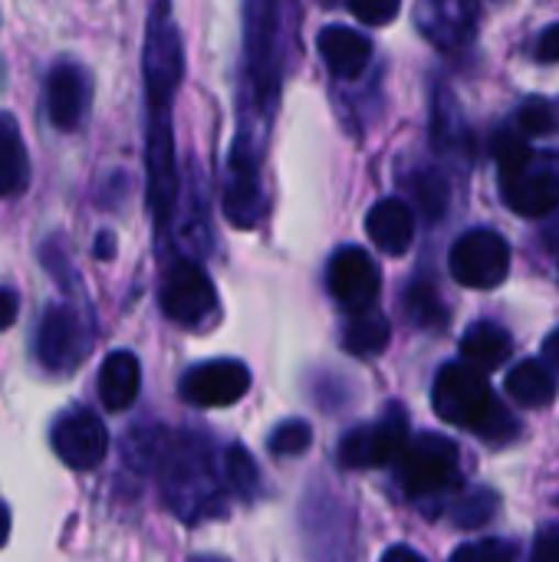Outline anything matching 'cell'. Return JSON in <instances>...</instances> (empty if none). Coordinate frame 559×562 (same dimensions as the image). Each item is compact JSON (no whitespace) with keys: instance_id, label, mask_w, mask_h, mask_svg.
I'll return each mask as SVG.
<instances>
[{"instance_id":"1","label":"cell","mask_w":559,"mask_h":562,"mask_svg":"<svg viewBox=\"0 0 559 562\" xmlns=\"http://www.w3.org/2000/svg\"><path fill=\"white\" fill-rule=\"evenodd\" d=\"M145 171H148V211L155 217L158 240L168 237L171 217L178 211V161H175V128L171 105L185 76L181 33L171 13V0H155L145 30Z\"/></svg>"},{"instance_id":"2","label":"cell","mask_w":559,"mask_h":562,"mask_svg":"<svg viewBox=\"0 0 559 562\" xmlns=\"http://www.w3.org/2000/svg\"><path fill=\"white\" fill-rule=\"evenodd\" d=\"M161 481V497L185 524L224 517L227 494L214 468L211 441L201 431H165L158 428L148 468Z\"/></svg>"},{"instance_id":"3","label":"cell","mask_w":559,"mask_h":562,"mask_svg":"<svg viewBox=\"0 0 559 562\" xmlns=\"http://www.w3.org/2000/svg\"><path fill=\"white\" fill-rule=\"evenodd\" d=\"M435 415L455 428L474 431L481 441L504 445L521 431V425L504 412L491 385L484 382V372H478L468 362H448L432 389Z\"/></svg>"},{"instance_id":"4","label":"cell","mask_w":559,"mask_h":562,"mask_svg":"<svg viewBox=\"0 0 559 562\" xmlns=\"http://www.w3.org/2000/svg\"><path fill=\"white\" fill-rule=\"evenodd\" d=\"M501 194L524 217H547L559 207V155L534 151L524 135L504 128L494 138Z\"/></svg>"},{"instance_id":"5","label":"cell","mask_w":559,"mask_h":562,"mask_svg":"<svg viewBox=\"0 0 559 562\" xmlns=\"http://www.w3.org/2000/svg\"><path fill=\"white\" fill-rule=\"evenodd\" d=\"M395 464V477L402 491L415 501L438 497L458 481V445L441 435H415L402 445Z\"/></svg>"},{"instance_id":"6","label":"cell","mask_w":559,"mask_h":562,"mask_svg":"<svg viewBox=\"0 0 559 562\" xmlns=\"http://www.w3.org/2000/svg\"><path fill=\"white\" fill-rule=\"evenodd\" d=\"M36 362L53 375H69L92 349V333L82 313L69 303H56L43 313L36 329Z\"/></svg>"},{"instance_id":"7","label":"cell","mask_w":559,"mask_h":562,"mask_svg":"<svg viewBox=\"0 0 559 562\" xmlns=\"http://www.w3.org/2000/svg\"><path fill=\"white\" fill-rule=\"evenodd\" d=\"M161 313L185 329H201L217 313V290L198 260L181 257L168 263L161 280Z\"/></svg>"},{"instance_id":"8","label":"cell","mask_w":559,"mask_h":562,"mask_svg":"<svg viewBox=\"0 0 559 562\" xmlns=\"http://www.w3.org/2000/svg\"><path fill=\"white\" fill-rule=\"evenodd\" d=\"M451 277L468 290H494L511 273V247L491 227H474L461 234L448 257Z\"/></svg>"},{"instance_id":"9","label":"cell","mask_w":559,"mask_h":562,"mask_svg":"<svg viewBox=\"0 0 559 562\" xmlns=\"http://www.w3.org/2000/svg\"><path fill=\"white\" fill-rule=\"evenodd\" d=\"M409 441V422L399 405H392L379 422L353 428L339 441V464L349 471L385 468L399 458L402 445Z\"/></svg>"},{"instance_id":"10","label":"cell","mask_w":559,"mask_h":562,"mask_svg":"<svg viewBox=\"0 0 559 562\" xmlns=\"http://www.w3.org/2000/svg\"><path fill=\"white\" fill-rule=\"evenodd\" d=\"M326 286H329L333 300L353 316V313L376 306L379 290H382V273H379V263L362 247L349 244L329 257Z\"/></svg>"},{"instance_id":"11","label":"cell","mask_w":559,"mask_h":562,"mask_svg":"<svg viewBox=\"0 0 559 562\" xmlns=\"http://www.w3.org/2000/svg\"><path fill=\"white\" fill-rule=\"evenodd\" d=\"M53 451L72 471H92L109 454V431L89 408H69L53 425Z\"/></svg>"},{"instance_id":"12","label":"cell","mask_w":559,"mask_h":562,"mask_svg":"<svg viewBox=\"0 0 559 562\" xmlns=\"http://www.w3.org/2000/svg\"><path fill=\"white\" fill-rule=\"evenodd\" d=\"M221 204H224V217L241 231H250L264 221L267 191H264V161L260 158L231 151Z\"/></svg>"},{"instance_id":"13","label":"cell","mask_w":559,"mask_h":562,"mask_svg":"<svg viewBox=\"0 0 559 562\" xmlns=\"http://www.w3.org/2000/svg\"><path fill=\"white\" fill-rule=\"evenodd\" d=\"M250 389V369L237 359H214L201 362L185 372L181 398L198 408H227L241 402Z\"/></svg>"},{"instance_id":"14","label":"cell","mask_w":559,"mask_h":562,"mask_svg":"<svg viewBox=\"0 0 559 562\" xmlns=\"http://www.w3.org/2000/svg\"><path fill=\"white\" fill-rule=\"evenodd\" d=\"M415 23L438 49H461L478 30V0H418Z\"/></svg>"},{"instance_id":"15","label":"cell","mask_w":559,"mask_h":562,"mask_svg":"<svg viewBox=\"0 0 559 562\" xmlns=\"http://www.w3.org/2000/svg\"><path fill=\"white\" fill-rule=\"evenodd\" d=\"M89 72L72 63L63 59L49 69L46 76V115L59 132H76L89 112Z\"/></svg>"},{"instance_id":"16","label":"cell","mask_w":559,"mask_h":562,"mask_svg":"<svg viewBox=\"0 0 559 562\" xmlns=\"http://www.w3.org/2000/svg\"><path fill=\"white\" fill-rule=\"evenodd\" d=\"M316 49H320L326 69L346 82L359 79L372 63V40L353 26H343V23L323 26L316 36Z\"/></svg>"},{"instance_id":"17","label":"cell","mask_w":559,"mask_h":562,"mask_svg":"<svg viewBox=\"0 0 559 562\" xmlns=\"http://www.w3.org/2000/svg\"><path fill=\"white\" fill-rule=\"evenodd\" d=\"M366 234L385 257H402L415 240V211L402 198H382L366 217Z\"/></svg>"},{"instance_id":"18","label":"cell","mask_w":559,"mask_h":562,"mask_svg":"<svg viewBox=\"0 0 559 562\" xmlns=\"http://www.w3.org/2000/svg\"><path fill=\"white\" fill-rule=\"evenodd\" d=\"M142 389V366L128 349L105 356L99 369V402L105 412H125L135 405Z\"/></svg>"},{"instance_id":"19","label":"cell","mask_w":559,"mask_h":562,"mask_svg":"<svg viewBox=\"0 0 559 562\" xmlns=\"http://www.w3.org/2000/svg\"><path fill=\"white\" fill-rule=\"evenodd\" d=\"M432 145L448 161H468L471 155V135L468 122L458 112V102L448 89L435 92V112H432Z\"/></svg>"},{"instance_id":"20","label":"cell","mask_w":559,"mask_h":562,"mask_svg":"<svg viewBox=\"0 0 559 562\" xmlns=\"http://www.w3.org/2000/svg\"><path fill=\"white\" fill-rule=\"evenodd\" d=\"M514 352V339L504 326L497 323H474L465 339H461V356L468 366H474L478 372H494L501 369Z\"/></svg>"},{"instance_id":"21","label":"cell","mask_w":559,"mask_h":562,"mask_svg":"<svg viewBox=\"0 0 559 562\" xmlns=\"http://www.w3.org/2000/svg\"><path fill=\"white\" fill-rule=\"evenodd\" d=\"M30 184V155L20 125L10 112H0V198H16Z\"/></svg>"},{"instance_id":"22","label":"cell","mask_w":559,"mask_h":562,"mask_svg":"<svg viewBox=\"0 0 559 562\" xmlns=\"http://www.w3.org/2000/svg\"><path fill=\"white\" fill-rule=\"evenodd\" d=\"M507 395L524 408H544L557 398V375L547 362L527 359L507 375Z\"/></svg>"},{"instance_id":"23","label":"cell","mask_w":559,"mask_h":562,"mask_svg":"<svg viewBox=\"0 0 559 562\" xmlns=\"http://www.w3.org/2000/svg\"><path fill=\"white\" fill-rule=\"evenodd\" d=\"M389 336H392L389 319L372 306V310H362V313H353L349 316V326L343 333V346L353 356L369 359V356H379L389 346Z\"/></svg>"},{"instance_id":"24","label":"cell","mask_w":559,"mask_h":562,"mask_svg":"<svg viewBox=\"0 0 559 562\" xmlns=\"http://www.w3.org/2000/svg\"><path fill=\"white\" fill-rule=\"evenodd\" d=\"M405 316L422 329H441L448 323V306L438 293V286L425 277L412 280L405 290Z\"/></svg>"},{"instance_id":"25","label":"cell","mask_w":559,"mask_h":562,"mask_svg":"<svg viewBox=\"0 0 559 562\" xmlns=\"http://www.w3.org/2000/svg\"><path fill=\"white\" fill-rule=\"evenodd\" d=\"M409 191H412L415 207H418L428 221L445 217L451 191H448V181H445V175H441L438 168H418V171H412Z\"/></svg>"},{"instance_id":"26","label":"cell","mask_w":559,"mask_h":562,"mask_svg":"<svg viewBox=\"0 0 559 562\" xmlns=\"http://www.w3.org/2000/svg\"><path fill=\"white\" fill-rule=\"evenodd\" d=\"M221 477L227 481V487L241 497V501H254L257 487H260V471L250 458L247 448L231 445L224 451V464H221Z\"/></svg>"},{"instance_id":"27","label":"cell","mask_w":559,"mask_h":562,"mask_svg":"<svg viewBox=\"0 0 559 562\" xmlns=\"http://www.w3.org/2000/svg\"><path fill=\"white\" fill-rule=\"evenodd\" d=\"M497 507H501V501H497V494L494 491H484V487H478V491H468V494H461L451 507H448V514H451V520H455V527H465V530H474V527H484L494 514H497Z\"/></svg>"},{"instance_id":"28","label":"cell","mask_w":559,"mask_h":562,"mask_svg":"<svg viewBox=\"0 0 559 562\" xmlns=\"http://www.w3.org/2000/svg\"><path fill=\"white\" fill-rule=\"evenodd\" d=\"M310 445H313V428L303 418H290V422L277 425L270 435V454H277V458H297V454L310 451Z\"/></svg>"},{"instance_id":"29","label":"cell","mask_w":559,"mask_h":562,"mask_svg":"<svg viewBox=\"0 0 559 562\" xmlns=\"http://www.w3.org/2000/svg\"><path fill=\"white\" fill-rule=\"evenodd\" d=\"M517 560V547L511 540H478V543H465L455 550L451 562H514Z\"/></svg>"},{"instance_id":"30","label":"cell","mask_w":559,"mask_h":562,"mask_svg":"<svg viewBox=\"0 0 559 562\" xmlns=\"http://www.w3.org/2000/svg\"><path fill=\"white\" fill-rule=\"evenodd\" d=\"M517 122H521L524 135H554L559 128L557 109L547 99H527L521 115H517Z\"/></svg>"},{"instance_id":"31","label":"cell","mask_w":559,"mask_h":562,"mask_svg":"<svg viewBox=\"0 0 559 562\" xmlns=\"http://www.w3.org/2000/svg\"><path fill=\"white\" fill-rule=\"evenodd\" d=\"M353 16L366 26H385L399 16L402 0H346Z\"/></svg>"},{"instance_id":"32","label":"cell","mask_w":559,"mask_h":562,"mask_svg":"<svg viewBox=\"0 0 559 562\" xmlns=\"http://www.w3.org/2000/svg\"><path fill=\"white\" fill-rule=\"evenodd\" d=\"M530 562H559V527H544L540 530Z\"/></svg>"},{"instance_id":"33","label":"cell","mask_w":559,"mask_h":562,"mask_svg":"<svg viewBox=\"0 0 559 562\" xmlns=\"http://www.w3.org/2000/svg\"><path fill=\"white\" fill-rule=\"evenodd\" d=\"M537 59L540 63H559V23L540 33L537 40Z\"/></svg>"},{"instance_id":"34","label":"cell","mask_w":559,"mask_h":562,"mask_svg":"<svg viewBox=\"0 0 559 562\" xmlns=\"http://www.w3.org/2000/svg\"><path fill=\"white\" fill-rule=\"evenodd\" d=\"M16 313H20V300H16V293L0 286V329H10V326L16 323Z\"/></svg>"},{"instance_id":"35","label":"cell","mask_w":559,"mask_h":562,"mask_svg":"<svg viewBox=\"0 0 559 562\" xmlns=\"http://www.w3.org/2000/svg\"><path fill=\"white\" fill-rule=\"evenodd\" d=\"M382 562H425V557H418V553L409 550V547H392V550H385Z\"/></svg>"},{"instance_id":"36","label":"cell","mask_w":559,"mask_h":562,"mask_svg":"<svg viewBox=\"0 0 559 562\" xmlns=\"http://www.w3.org/2000/svg\"><path fill=\"white\" fill-rule=\"evenodd\" d=\"M112 254H115L112 234H99V240H96V257H112Z\"/></svg>"},{"instance_id":"37","label":"cell","mask_w":559,"mask_h":562,"mask_svg":"<svg viewBox=\"0 0 559 562\" xmlns=\"http://www.w3.org/2000/svg\"><path fill=\"white\" fill-rule=\"evenodd\" d=\"M544 356H547V362H554L559 369V329L544 342Z\"/></svg>"},{"instance_id":"38","label":"cell","mask_w":559,"mask_h":562,"mask_svg":"<svg viewBox=\"0 0 559 562\" xmlns=\"http://www.w3.org/2000/svg\"><path fill=\"white\" fill-rule=\"evenodd\" d=\"M7 537H10V510L7 504H0V547L7 543Z\"/></svg>"},{"instance_id":"39","label":"cell","mask_w":559,"mask_h":562,"mask_svg":"<svg viewBox=\"0 0 559 562\" xmlns=\"http://www.w3.org/2000/svg\"><path fill=\"white\" fill-rule=\"evenodd\" d=\"M191 562H224V560H214V557H194Z\"/></svg>"},{"instance_id":"40","label":"cell","mask_w":559,"mask_h":562,"mask_svg":"<svg viewBox=\"0 0 559 562\" xmlns=\"http://www.w3.org/2000/svg\"><path fill=\"white\" fill-rule=\"evenodd\" d=\"M326 3H339V0H326Z\"/></svg>"},{"instance_id":"41","label":"cell","mask_w":559,"mask_h":562,"mask_svg":"<svg viewBox=\"0 0 559 562\" xmlns=\"http://www.w3.org/2000/svg\"><path fill=\"white\" fill-rule=\"evenodd\" d=\"M0 79H3V66H0Z\"/></svg>"}]
</instances>
